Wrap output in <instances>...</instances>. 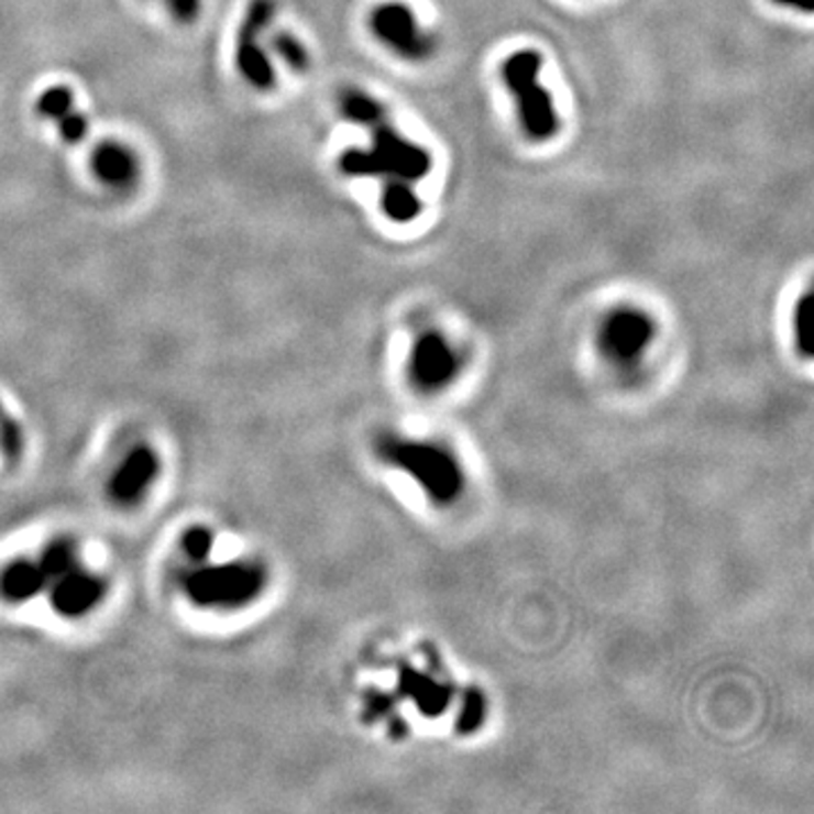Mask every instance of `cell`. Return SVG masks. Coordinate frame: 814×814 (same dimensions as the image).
Returning a JSON list of instances; mask_svg holds the SVG:
<instances>
[{"label":"cell","mask_w":814,"mask_h":814,"mask_svg":"<svg viewBox=\"0 0 814 814\" xmlns=\"http://www.w3.org/2000/svg\"><path fill=\"white\" fill-rule=\"evenodd\" d=\"M166 584L188 614L233 618L254 610L270 588V565L254 546L211 522H195L170 543Z\"/></svg>","instance_id":"6da1fadb"},{"label":"cell","mask_w":814,"mask_h":814,"mask_svg":"<svg viewBox=\"0 0 814 814\" xmlns=\"http://www.w3.org/2000/svg\"><path fill=\"white\" fill-rule=\"evenodd\" d=\"M111 575L75 537H53L0 565V602L12 608L44 606L68 625L89 620L109 602Z\"/></svg>","instance_id":"7a4b0ae2"},{"label":"cell","mask_w":814,"mask_h":814,"mask_svg":"<svg viewBox=\"0 0 814 814\" xmlns=\"http://www.w3.org/2000/svg\"><path fill=\"white\" fill-rule=\"evenodd\" d=\"M163 480V458L147 439L120 441L102 471V494L116 509H141Z\"/></svg>","instance_id":"3957f363"},{"label":"cell","mask_w":814,"mask_h":814,"mask_svg":"<svg viewBox=\"0 0 814 814\" xmlns=\"http://www.w3.org/2000/svg\"><path fill=\"white\" fill-rule=\"evenodd\" d=\"M372 150H346L340 156V170L349 177H392L419 182L430 173V154L417 143L403 139L387 120V113L370 128Z\"/></svg>","instance_id":"277c9868"},{"label":"cell","mask_w":814,"mask_h":814,"mask_svg":"<svg viewBox=\"0 0 814 814\" xmlns=\"http://www.w3.org/2000/svg\"><path fill=\"white\" fill-rule=\"evenodd\" d=\"M541 64L543 59L537 51H518L503 64V79L518 102L522 132L535 141H548L559 130L552 98L539 85Z\"/></svg>","instance_id":"5b68a950"},{"label":"cell","mask_w":814,"mask_h":814,"mask_svg":"<svg viewBox=\"0 0 814 814\" xmlns=\"http://www.w3.org/2000/svg\"><path fill=\"white\" fill-rule=\"evenodd\" d=\"M274 0H250L235 34V68L240 77L258 94H270L276 87V70L272 55L261 46V36L274 25Z\"/></svg>","instance_id":"8992f818"},{"label":"cell","mask_w":814,"mask_h":814,"mask_svg":"<svg viewBox=\"0 0 814 814\" xmlns=\"http://www.w3.org/2000/svg\"><path fill=\"white\" fill-rule=\"evenodd\" d=\"M372 30L403 59H426L435 48L430 34L419 28L415 14L398 3L376 8L372 12Z\"/></svg>","instance_id":"52a82bcc"},{"label":"cell","mask_w":814,"mask_h":814,"mask_svg":"<svg viewBox=\"0 0 814 814\" xmlns=\"http://www.w3.org/2000/svg\"><path fill=\"white\" fill-rule=\"evenodd\" d=\"M91 173L111 193H132L143 177L136 150L118 139L100 141L91 152Z\"/></svg>","instance_id":"ba28073f"},{"label":"cell","mask_w":814,"mask_h":814,"mask_svg":"<svg viewBox=\"0 0 814 814\" xmlns=\"http://www.w3.org/2000/svg\"><path fill=\"white\" fill-rule=\"evenodd\" d=\"M396 464L410 469L415 477L428 488L435 498H451L455 496L460 486V473L453 464V460L441 451H432V448L410 446V448H394L392 451Z\"/></svg>","instance_id":"9c48e42d"},{"label":"cell","mask_w":814,"mask_h":814,"mask_svg":"<svg viewBox=\"0 0 814 814\" xmlns=\"http://www.w3.org/2000/svg\"><path fill=\"white\" fill-rule=\"evenodd\" d=\"M604 349L614 358H636L651 338V323L645 315L620 310L606 321Z\"/></svg>","instance_id":"30bf717a"},{"label":"cell","mask_w":814,"mask_h":814,"mask_svg":"<svg viewBox=\"0 0 814 814\" xmlns=\"http://www.w3.org/2000/svg\"><path fill=\"white\" fill-rule=\"evenodd\" d=\"M455 353L439 336H428L419 340L413 355V374L426 387H437L448 383L455 374Z\"/></svg>","instance_id":"8fae6325"},{"label":"cell","mask_w":814,"mask_h":814,"mask_svg":"<svg viewBox=\"0 0 814 814\" xmlns=\"http://www.w3.org/2000/svg\"><path fill=\"white\" fill-rule=\"evenodd\" d=\"M383 211L394 222H413L421 213V201L410 182L392 179L383 188Z\"/></svg>","instance_id":"7c38bea8"},{"label":"cell","mask_w":814,"mask_h":814,"mask_svg":"<svg viewBox=\"0 0 814 814\" xmlns=\"http://www.w3.org/2000/svg\"><path fill=\"white\" fill-rule=\"evenodd\" d=\"M25 448L23 421L14 415L12 407L0 398V471L14 466Z\"/></svg>","instance_id":"4fadbf2b"},{"label":"cell","mask_w":814,"mask_h":814,"mask_svg":"<svg viewBox=\"0 0 814 814\" xmlns=\"http://www.w3.org/2000/svg\"><path fill=\"white\" fill-rule=\"evenodd\" d=\"M270 34V51L274 53L272 57L280 59L285 66L295 73H306L310 68V55L301 41L288 32V30H267Z\"/></svg>","instance_id":"5bb4252c"},{"label":"cell","mask_w":814,"mask_h":814,"mask_svg":"<svg viewBox=\"0 0 814 814\" xmlns=\"http://www.w3.org/2000/svg\"><path fill=\"white\" fill-rule=\"evenodd\" d=\"M340 109H342L344 118H349L351 122H358V125H362V128H370L374 120H378L381 116L387 113L383 105H378L372 96H366L358 89L342 91Z\"/></svg>","instance_id":"9a60e30c"},{"label":"cell","mask_w":814,"mask_h":814,"mask_svg":"<svg viewBox=\"0 0 814 814\" xmlns=\"http://www.w3.org/2000/svg\"><path fill=\"white\" fill-rule=\"evenodd\" d=\"M75 109H77L75 94L66 85L48 87L44 94L36 98V113L44 120H51V122H59L62 118H66Z\"/></svg>","instance_id":"2e32d148"},{"label":"cell","mask_w":814,"mask_h":814,"mask_svg":"<svg viewBox=\"0 0 814 814\" xmlns=\"http://www.w3.org/2000/svg\"><path fill=\"white\" fill-rule=\"evenodd\" d=\"M794 336L796 344L803 349V353L812 351L814 342V301L812 295H805L794 312Z\"/></svg>","instance_id":"e0dca14e"},{"label":"cell","mask_w":814,"mask_h":814,"mask_svg":"<svg viewBox=\"0 0 814 814\" xmlns=\"http://www.w3.org/2000/svg\"><path fill=\"white\" fill-rule=\"evenodd\" d=\"M55 125H57V132H59L62 141L68 143V145H79L89 134V120L79 109L70 111L66 118L55 122Z\"/></svg>","instance_id":"ac0fdd59"},{"label":"cell","mask_w":814,"mask_h":814,"mask_svg":"<svg viewBox=\"0 0 814 814\" xmlns=\"http://www.w3.org/2000/svg\"><path fill=\"white\" fill-rule=\"evenodd\" d=\"M177 25H195L201 16L204 0H161Z\"/></svg>","instance_id":"d6986e66"},{"label":"cell","mask_w":814,"mask_h":814,"mask_svg":"<svg viewBox=\"0 0 814 814\" xmlns=\"http://www.w3.org/2000/svg\"><path fill=\"white\" fill-rule=\"evenodd\" d=\"M777 3H781V6H790V8H796V10H801V12H812V6H814V0H777Z\"/></svg>","instance_id":"ffe728a7"}]
</instances>
